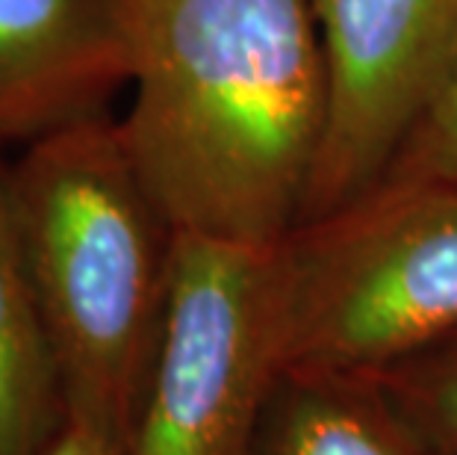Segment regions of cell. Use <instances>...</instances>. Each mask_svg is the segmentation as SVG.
<instances>
[{
  "label": "cell",
  "mask_w": 457,
  "mask_h": 455,
  "mask_svg": "<svg viewBox=\"0 0 457 455\" xmlns=\"http://www.w3.org/2000/svg\"><path fill=\"white\" fill-rule=\"evenodd\" d=\"M119 119L174 231L271 246L301 222L328 122L310 0H124Z\"/></svg>",
  "instance_id": "1"
},
{
  "label": "cell",
  "mask_w": 457,
  "mask_h": 455,
  "mask_svg": "<svg viewBox=\"0 0 457 455\" xmlns=\"http://www.w3.org/2000/svg\"><path fill=\"white\" fill-rule=\"evenodd\" d=\"M9 183L65 420L128 455L169 314L178 231L110 115L27 145Z\"/></svg>",
  "instance_id": "2"
},
{
  "label": "cell",
  "mask_w": 457,
  "mask_h": 455,
  "mask_svg": "<svg viewBox=\"0 0 457 455\" xmlns=\"http://www.w3.org/2000/svg\"><path fill=\"white\" fill-rule=\"evenodd\" d=\"M280 269L287 370H393L457 334V183H378L289 231Z\"/></svg>",
  "instance_id": "3"
},
{
  "label": "cell",
  "mask_w": 457,
  "mask_h": 455,
  "mask_svg": "<svg viewBox=\"0 0 457 455\" xmlns=\"http://www.w3.org/2000/svg\"><path fill=\"white\" fill-rule=\"evenodd\" d=\"M284 373L280 243L178 231L169 314L128 455H257Z\"/></svg>",
  "instance_id": "4"
},
{
  "label": "cell",
  "mask_w": 457,
  "mask_h": 455,
  "mask_svg": "<svg viewBox=\"0 0 457 455\" xmlns=\"http://www.w3.org/2000/svg\"><path fill=\"white\" fill-rule=\"evenodd\" d=\"M310 9L325 54L328 122L301 222L384 181L457 47V0H310Z\"/></svg>",
  "instance_id": "5"
},
{
  "label": "cell",
  "mask_w": 457,
  "mask_h": 455,
  "mask_svg": "<svg viewBox=\"0 0 457 455\" xmlns=\"http://www.w3.org/2000/svg\"><path fill=\"white\" fill-rule=\"evenodd\" d=\"M124 86V0H0V148L110 115Z\"/></svg>",
  "instance_id": "6"
},
{
  "label": "cell",
  "mask_w": 457,
  "mask_h": 455,
  "mask_svg": "<svg viewBox=\"0 0 457 455\" xmlns=\"http://www.w3.org/2000/svg\"><path fill=\"white\" fill-rule=\"evenodd\" d=\"M257 455H440L378 375L287 370Z\"/></svg>",
  "instance_id": "7"
},
{
  "label": "cell",
  "mask_w": 457,
  "mask_h": 455,
  "mask_svg": "<svg viewBox=\"0 0 457 455\" xmlns=\"http://www.w3.org/2000/svg\"><path fill=\"white\" fill-rule=\"evenodd\" d=\"M65 402L36 308L9 163L0 160V455H45Z\"/></svg>",
  "instance_id": "8"
},
{
  "label": "cell",
  "mask_w": 457,
  "mask_h": 455,
  "mask_svg": "<svg viewBox=\"0 0 457 455\" xmlns=\"http://www.w3.org/2000/svg\"><path fill=\"white\" fill-rule=\"evenodd\" d=\"M440 455H457V334L378 375Z\"/></svg>",
  "instance_id": "9"
},
{
  "label": "cell",
  "mask_w": 457,
  "mask_h": 455,
  "mask_svg": "<svg viewBox=\"0 0 457 455\" xmlns=\"http://www.w3.org/2000/svg\"><path fill=\"white\" fill-rule=\"evenodd\" d=\"M384 181L457 183V47L431 104L413 124Z\"/></svg>",
  "instance_id": "10"
},
{
  "label": "cell",
  "mask_w": 457,
  "mask_h": 455,
  "mask_svg": "<svg viewBox=\"0 0 457 455\" xmlns=\"http://www.w3.org/2000/svg\"><path fill=\"white\" fill-rule=\"evenodd\" d=\"M45 455H124V452L112 441H106L104 434L89 429V426L65 420V426Z\"/></svg>",
  "instance_id": "11"
}]
</instances>
